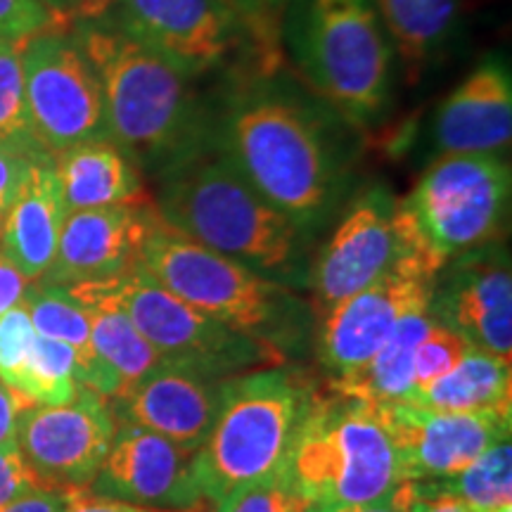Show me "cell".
Instances as JSON below:
<instances>
[{
  "label": "cell",
  "mask_w": 512,
  "mask_h": 512,
  "mask_svg": "<svg viewBox=\"0 0 512 512\" xmlns=\"http://www.w3.org/2000/svg\"><path fill=\"white\" fill-rule=\"evenodd\" d=\"M219 155L306 235L342 195L344 159L328 121L302 95L268 81L235 91L216 128Z\"/></svg>",
  "instance_id": "6da1fadb"
},
{
  "label": "cell",
  "mask_w": 512,
  "mask_h": 512,
  "mask_svg": "<svg viewBox=\"0 0 512 512\" xmlns=\"http://www.w3.org/2000/svg\"><path fill=\"white\" fill-rule=\"evenodd\" d=\"M74 41L105 102L107 136L140 171L166 176L202 157L204 121L188 76L133 41L110 19H83Z\"/></svg>",
  "instance_id": "7a4b0ae2"
},
{
  "label": "cell",
  "mask_w": 512,
  "mask_h": 512,
  "mask_svg": "<svg viewBox=\"0 0 512 512\" xmlns=\"http://www.w3.org/2000/svg\"><path fill=\"white\" fill-rule=\"evenodd\" d=\"M157 211L166 226L211 252L292 290L309 285V242L226 159L195 157L162 176Z\"/></svg>",
  "instance_id": "3957f363"
},
{
  "label": "cell",
  "mask_w": 512,
  "mask_h": 512,
  "mask_svg": "<svg viewBox=\"0 0 512 512\" xmlns=\"http://www.w3.org/2000/svg\"><path fill=\"white\" fill-rule=\"evenodd\" d=\"M136 266L185 304L290 358L309 342L311 306L252 268L197 245L159 219Z\"/></svg>",
  "instance_id": "277c9868"
},
{
  "label": "cell",
  "mask_w": 512,
  "mask_h": 512,
  "mask_svg": "<svg viewBox=\"0 0 512 512\" xmlns=\"http://www.w3.org/2000/svg\"><path fill=\"white\" fill-rule=\"evenodd\" d=\"M316 394L313 384L285 363L228 377L214 425L192 456L202 501L219 503L283 467Z\"/></svg>",
  "instance_id": "5b68a950"
},
{
  "label": "cell",
  "mask_w": 512,
  "mask_h": 512,
  "mask_svg": "<svg viewBox=\"0 0 512 512\" xmlns=\"http://www.w3.org/2000/svg\"><path fill=\"white\" fill-rule=\"evenodd\" d=\"M285 41L299 74L347 124L387 110L394 48L373 0H292Z\"/></svg>",
  "instance_id": "8992f818"
},
{
  "label": "cell",
  "mask_w": 512,
  "mask_h": 512,
  "mask_svg": "<svg viewBox=\"0 0 512 512\" xmlns=\"http://www.w3.org/2000/svg\"><path fill=\"white\" fill-rule=\"evenodd\" d=\"M510 192L512 176L503 155H439L413 190L396 200L401 247L439 275L456 256L501 242Z\"/></svg>",
  "instance_id": "52a82bcc"
},
{
  "label": "cell",
  "mask_w": 512,
  "mask_h": 512,
  "mask_svg": "<svg viewBox=\"0 0 512 512\" xmlns=\"http://www.w3.org/2000/svg\"><path fill=\"white\" fill-rule=\"evenodd\" d=\"M290 470L311 505H354L389 496L401 484L399 458L373 403L316 394Z\"/></svg>",
  "instance_id": "ba28073f"
},
{
  "label": "cell",
  "mask_w": 512,
  "mask_h": 512,
  "mask_svg": "<svg viewBox=\"0 0 512 512\" xmlns=\"http://www.w3.org/2000/svg\"><path fill=\"white\" fill-rule=\"evenodd\" d=\"M67 290L81 304H105L124 313L164 361L197 368L221 380L287 361L280 351L185 304L138 266L114 278L72 285Z\"/></svg>",
  "instance_id": "9c48e42d"
},
{
  "label": "cell",
  "mask_w": 512,
  "mask_h": 512,
  "mask_svg": "<svg viewBox=\"0 0 512 512\" xmlns=\"http://www.w3.org/2000/svg\"><path fill=\"white\" fill-rule=\"evenodd\" d=\"M22 69L31 133L43 152L110 140L98 76L64 29L24 38Z\"/></svg>",
  "instance_id": "30bf717a"
},
{
  "label": "cell",
  "mask_w": 512,
  "mask_h": 512,
  "mask_svg": "<svg viewBox=\"0 0 512 512\" xmlns=\"http://www.w3.org/2000/svg\"><path fill=\"white\" fill-rule=\"evenodd\" d=\"M105 19L188 79L223 67L249 41L256 46L247 24L223 0H114ZM264 64L271 72L266 57Z\"/></svg>",
  "instance_id": "8fae6325"
},
{
  "label": "cell",
  "mask_w": 512,
  "mask_h": 512,
  "mask_svg": "<svg viewBox=\"0 0 512 512\" xmlns=\"http://www.w3.org/2000/svg\"><path fill=\"white\" fill-rule=\"evenodd\" d=\"M434 280L437 273L401 247L387 273L325 313L318 320V356L328 375L339 377L361 368L403 318L430 309Z\"/></svg>",
  "instance_id": "7c38bea8"
},
{
  "label": "cell",
  "mask_w": 512,
  "mask_h": 512,
  "mask_svg": "<svg viewBox=\"0 0 512 512\" xmlns=\"http://www.w3.org/2000/svg\"><path fill=\"white\" fill-rule=\"evenodd\" d=\"M117 434L112 403L81 387L64 406H29L17 420V446L46 489H88Z\"/></svg>",
  "instance_id": "4fadbf2b"
},
{
  "label": "cell",
  "mask_w": 512,
  "mask_h": 512,
  "mask_svg": "<svg viewBox=\"0 0 512 512\" xmlns=\"http://www.w3.org/2000/svg\"><path fill=\"white\" fill-rule=\"evenodd\" d=\"M396 197L384 185L363 190L351 202L335 233L311 259V313L318 320L375 283L401 254L396 233Z\"/></svg>",
  "instance_id": "5bb4252c"
},
{
  "label": "cell",
  "mask_w": 512,
  "mask_h": 512,
  "mask_svg": "<svg viewBox=\"0 0 512 512\" xmlns=\"http://www.w3.org/2000/svg\"><path fill=\"white\" fill-rule=\"evenodd\" d=\"M430 316L472 349L512 358V271L501 242L465 252L434 280Z\"/></svg>",
  "instance_id": "9a60e30c"
},
{
  "label": "cell",
  "mask_w": 512,
  "mask_h": 512,
  "mask_svg": "<svg viewBox=\"0 0 512 512\" xmlns=\"http://www.w3.org/2000/svg\"><path fill=\"white\" fill-rule=\"evenodd\" d=\"M399 458L401 482H444L510 437L512 418L439 413L411 403H373Z\"/></svg>",
  "instance_id": "2e32d148"
},
{
  "label": "cell",
  "mask_w": 512,
  "mask_h": 512,
  "mask_svg": "<svg viewBox=\"0 0 512 512\" xmlns=\"http://www.w3.org/2000/svg\"><path fill=\"white\" fill-rule=\"evenodd\" d=\"M195 451L143 427L117 425V434L88 491L157 510H192L204 505L195 475Z\"/></svg>",
  "instance_id": "e0dca14e"
},
{
  "label": "cell",
  "mask_w": 512,
  "mask_h": 512,
  "mask_svg": "<svg viewBox=\"0 0 512 512\" xmlns=\"http://www.w3.org/2000/svg\"><path fill=\"white\" fill-rule=\"evenodd\" d=\"M159 219L152 200L69 211L53 264L38 283L72 287L126 273Z\"/></svg>",
  "instance_id": "ac0fdd59"
},
{
  "label": "cell",
  "mask_w": 512,
  "mask_h": 512,
  "mask_svg": "<svg viewBox=\"0 0 512 512\" xmlns=\"http://www.w3.org/2000/svg\"><path fill=\"white\" fill-rule=\"evenodd\" d=\"M223 382L197 368L162 361L110 403L117 425L143 427L197 451L219 413Z\"/></svg>",
  "instance_id": "d6986e66"
},
{
  "label": "cell",
  "mask_w": 512,
  "mask_h": 512,
  "mask_svg": "<svg viewBox=\"0 0 512 512\" xmlns=\"http://www.w3.org/2000/svg\"><path fill=\"white\" fill-rule=\"evenodd\" d=\"M512 140V79L501 60L472 69L434 117V143L441 155H503Z\"/></svg>",
  "instance_id": "ffe728a7"
},
{
  "label": "cell",
  "mask_w": 512,
  "mask_h": 512,
  "mask_svg": "<svg viewBox=\"0 0 512 512\" xmlns=\"http://www.w3.org/2000/svg\"><path fill=\"white\" fill-rule=\"evenodd\" d=\"M67 207L53 155L31 159L27 178L0 223V256L29 283L43 278L53 264Z\"/></svg>",
  "instance_id": "44dd1931"
},
{
  "label": "cell",
  "mask_w": 512,
  "mask_h": 512,
  "mask_svg": "<svg viewBox=\"0 0 512 512\" xmlns=\"http://www.w3.org/2000/svg\"><path fill=\"white\" fill-rule=\"evenodd\" d=\"M69 211L117 207L150 200L143 171L112 140H91L53 155Z\"/></svg>",
  "instance_id": "7402d4cb"
},
{
  "label": "cell",
  "mask_w": 512,
  "mask_h": 512,
  "mask_svg": "<svg viewBox=\"0 0 512 512\" xmlns=\"http://www.w3.org/2000/svg\"><path fill=\"white\" fill-rule=\"evenodd\" d=\"M411 406L439 413H489L512 418V370L505 358L470 349L441 380L413 389Z\"/></svg>",
  "instance_id": "603a6c76"
},
{
  "label": "cell",
  "mask_w": 512,
  "mask_h": 512,
  "mask_svg": "<svg viewBox=\"0 0 512 512\" xmlns=\"http://www.w3.org/2000/svg\"><path fill=\"white\" fill-rule=\"evenodd\" d=\"M408 81L441 57L460 24V0H373Z\"/></svg>",
  "instance_id": "cb8c5ba5"
},
{
  "label": "cell",
  "mask_w": 512,
  "mask_h": 512,
  "mask_svg": "<svg viewBox=\"0 0 512 512\" xmlns=\"http://www.w3.org/2000/svg\"><path fill=\"white\" fill-rule=\"evenodd\" d=\"M430 323V309L403 318L368 363L351 373L330 377L328 392L361 403H406L413 392L415 349Z\"/></svg>",
  "instance_id": "d4e9b609"
},
{
  "label": "cell",
  "mask_w": 512,
  "mask_h": 512,
  "mask_svg": "<svg viewBox=\"0 0 512 512\" xmlns=\"http://www.w3.org/2000/svg\"><path fill=\"white\" fill-rule=\"evenodd\" d=\"M22 306L27 309L31 325L38 335L67 344L76 354V382L93 389L95 394L110 399L105 373L95 358L91 342V320L83 304L67 287L29 283L24 290Z\"/></svg>",
  "instance_id": "484cf974"
},
{
  "label": "cell",
  "mask_w": 512,
  "mask_h": 512,
  "mask_svg": "<svg viewBox=\"0 0 512 512\" xmlns=\"http://www.w3.org/2000/svg\"><path fill=\"white\" fill-rule=\"evenodd\" d=\"M83 309L88 311V320H91L93 351L105 373L112 401L164 358L152 349V344L121 311L105 304H83Z\"/></svg>",
  "instance_id": "4316f807"
},
{
  "label": "cell",
  "mask_w": 512,
  "mask_h": 512,
  "mask_svg": "<svg viewBox=\"0 0 512 512\" xmlns=\"http://www.w3.org/2000/svg\"><path fill=\"white\" fill-rule=\"evenodd\" d=\"M427 494L456 498L467 512H496L512 508V441L498 444L470 463L463 472L444 482H415Z\"/></svg>",
  "instance_id": "83f0119b"
},
{
  "label": "cell",
  "mask_w": 512,
  "mask_h": 512,
  "mask_svg": "<svg viewBox=\"0 0 512 512\" xmlns=\"http://www.w3.org/2000/svg\"><path fill=\"white\" fill-rule=\"evenodd\" d=\"M76 392L79 382L74 349L36 332L17 394L31 406H64L74 399Z\"/></svg>",
  "instance_id": "f1b7e54d"
},
{
  "label": "cell",
  "mask_w": 512,
  "mask_h": 512,
  "mask_svg": "<svg viewBox=\"0 0 512 512\" xmlns=\"http://www.w3.org/2000/svg\"><path fill=\"white\" fill-rule=\"evenodd\" d=\"M22 48L24 38L0 36V145L24 155H43L29 124Z\"/></svg>",
  "instance_id": "f546056e"
},
{
  "label": "cell",
  "mask_w": 512,
  "mask_h": 512,
  "mask_svg": "<svg viewBox=\"0 0 512 512\" xmlns=\"http://www.w3.org/2000/svg\"><path fill=\"white\" fill-rule=\"evenodd\" d=\"M311 503L306 501L294 475L290 460L271 475L242 486L223 501L209 505L207 512H306Z\"/></svg>",
  "instance_id": "4dcf8cb0"
},
{
  "label": "cell",
  "mask_w": 512,
  "mask_h": 512,
  "mask_svg": "<svg viewBox=\"0 0 512 512\" xmlns=\"http://www.w3.org/2000/svg\"><path fill=\"white\" fill-rule=\"evenodd\" d=\"M470 349V344L458 332H453L432 318L430 328H427L425 337L420 339L413 356V389L427 387V384L437 382L451 373Z\"/></svg>",
  "instance_id": "1f68e13d"
},
{
  "label": "cell",
  "mask_w": 512,
  "mask_h": 512,
  "mask_svg": "<svg viewBox=\"0 0 512 512\" xmlns=\"http://www.w3.org/2000/svg\"><path fill=\"white\" fill-rule=\"evenodd\" d=\"M34 339L36 330L22 302L0 316V382L8 384L15 394Z\"/></svg>",
  "instance_id": "d6a6232c"
},
{
  "label": "cell",
  "mask_w": 512,
  "mask_h": 512,
  "mask_svg": "<svg viewBox=\"0 0 512 512\" xmlns=\"http://www.w3.org/2000/svg\"><path fill=\"white\" fill-rule=\"evenodd\" d=\"M223 3L238 12L247 29L252 31L261 55L275 67L278 64V55H273L275 38H278L275 34H278V19L283 15L285 0H223Z\"/></svg>",
  "instance_id": "836d02e7"
},
{
  "label": "cell",
  "mask_w": 512,
  "mask_h": 512,
  "mask_svg": "<svg viewBox=\"0 0 512 512\" xmlns=\"http://www.w3.org/2000/svg\"><path fill=\"white\" fill-rule=\"evenodd\" d=\"M48 29H67V24L36 0H0V36L27 38Z\"/></svg>",
  "instance_id": "e575fe53"
},
{
  "label": "cell",
  "mask_w": 512,
  "mask_h": 512,
  "mask_svg": "<svg viewBox=\"0 0 512 512\" xmlns=\"http://www.w3.org/2000/svg\"><path fill=\"white\" fill-rule=\"evenodd\" d=\"M38 486L41 484H38L34 472L29 470L19 448H0V508L38 489Z\"/></svg>",
  "instance_id": "d590c367"
},
{
  "label": "cell",
  "mask_w": 512,
  "mask_h": 512,
  "mask_svg": "<svg viewBox=\"0 0 512 512\" xmlns=\"http://www.w3.org/2000/svg\"><path fill=\"white\" fill-rule=\"evenodd\" d=\"M46 155V152H43ZM38 155H24V152L10 150V147L0 145V223L5 214L15 202L19 188H22L24 178H27L31 159Z\"/></svg>",
  "instance_id": "8d00e7d4"
},
{
  "label": "cell",
  "mask_w": 512,
  "mask_h": 512,
  "mask_svg": "<svg viewBox=\"0 0 512 512\" xmlns=\"http://www.w3.org/2000/svg\"><path fill=\"white\" fill-rule=\"evenodd\" d=\"M74 494L76 491L69 489H43V486H38V489L0 508V512H64L72 503Z\"/></svg>",
  "instance_id": "74e56055"
},
{
  "label": "cell",
  "mask_w": 512,
  "mask_h": 512,
  "mask_svg": "<svg viewBox=\"0 0 512 512\" xmlns=\"http://www.w3.org/2000/svg\"><path fill=\"white\" fill-rule=\"evenodd\" d=\"M411 482H401L389 496L354 505H311L306 512H408L411 508Z\"/></svg>",
  "instance_id": "f35d334b"
},
{
  "label": "cell",
  "mask_w": 512,
  "mask_h": 512,
  "mask_svg": "<svg viewBox=\"0 0 512 512\" xmlns=\"http://www.w3.org/2000/svg\"><path fill=\"white\" fill-rule=\"evenodd\" d=\"M209 503L200 505V508L192 510H157V508H145V505H133L124 501H114V498H102L91 494L88 489L76 491L72 503L67 505L64 512H207Z\"/></svg>",
  "instance_id": "ab89813d"
},
{
  "label": "cell",
  "mask_w": 512,
  "mask_h": 512,
  "mask_svg": "<svg viewBox=\"0 0 512 512\" xmlns=\"http://www.w3.org/2000/svg\"><path fill=\"white\" fill-rule=\"evenodd\" d=\"M31 403L12 392L5 382H0V448H19L17 446V420L24 408Z\"/></svg>",
  "instance_id": "60d3db41"
},
{
  "label": "cell",
  "mask_w": 512,
  "mask_h": 512,
  "mask_svg": "<svg viewBox=\"0 0 512 512\" xmlns=\"http://www.w3.org/2000/svg\"><path fill=\"white\" fill-rule=\"evenodd\" d=\"M27 285L29 280L24 278L10 261H5L3 256H0V316L22 302Z\"/></svg>",
  "instance_id": "b9f144b4"
},
{
  "label": "cell",
  "mask_w": 512,
  "mask_h": 512,
  "mask_svg": "<svg viewBox=\"0 0 512 512\" xmlns=\"http://www.w3.org/2000/svg\"><path fill=\"white\" fill-rule=\"evenodd\" d=\"M411 508L408 512H467L463 503H458L456 498L441 496V494H427L418 484L411 482Z\"/></svg>",
  "instance_id": "7bdbcfd3"
},
{
  "label": "cell",
  "mask_w": 512,
  "mask_h": 512,
  "mask_svg": "<svg viewBox=\"0 0 512 512\" xmlns=\"http://www.w3.org/2000/svg\"><path fill=\"white\" fill-rule=\"evenodd\" d=\"M114 0H76V19H100L107 15Z\"/></svg>",
  "instance_id": "ee69618b"
},
{
  "label": "cell",
  "mask_w": 512,
  "mask_h": 512,
  "mask_svg": "<svg viewBox=\"0 0 512 512\" xmlns=\"http://www.w3.org/2000/svg\"><path fill=\"white\" fill-rule=\"evenodd\" d=\"M36 3L43 5L62 24H69L72 19H76V0H36Z\"/></svg>",
  "instance_id": "f6af8a7d"
}]
</instances>
